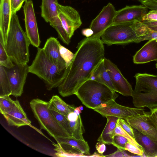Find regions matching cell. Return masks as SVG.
Segmentation results:
<instances>
[{
    "label": "cell",
    "mask_w": 157,
    "mask_h": 157,
    "mask_svg": "<svg viewBox=\"0 0 157 157\" xmlns=\"http://www.w3.org/2000/svg\"><path fill=\"white\" fill-rule=\"evenodd\" d=\"M125 150H122V152L123 153L124 157H130V156L128 154L125 152Z\"/></svg>",
    "instance_id": "obj_46"
},
{
    "label": "cell",
    "mask_w": 157,
    "mask_h": 157,
    "mask_svg": "<svg viewBox=\"0 0 157 157\" xmlns=\"http://www.w3.org/2000/svg\"><path fill=\"white\" fill-rule=\"evenodd\" d=\"M93 31L90 28L84 29L82 31V35L87 37H90L92 36L93 35Z\"/></svg>",
    "instance_id": "obj_44"
},
{
    "label": "cell",
    "mask_w": 157,
    "mask_h": 157,
    "mask_svg": "<svg viewBox=\"0 0 157 157\" xmlns=\"http://www.w3.org/2000/svg\"><path fill=\"white\" fill-rule=\"evenodd\" d=\"M24 2V0H11L12 14L16 13L20 9Z\"/></svg>",
    "instance_id": "obj_37"
},
{
    "label": "cell",
    "mask_w": 157,
    "mask_h": 157,
    "mask_svg": "<svg viewBox=\"0 0 157 157\" xmlns=\"http://www.w3.org/2000/svg\"><path fill=\"white\" fill-rule=\"evenodd\" d=\"M23 8L26 34L31 44L39 48L41 42L32 1L27 0L25 2Z\"/></svg>",
    "instance_id": "obj_13"
},
{
    "label": "cell",
    "mask_w": 157,
    "mask_h": 157,
    "mask_svg": "<svg viewBox=\"0 0 157 157\" xmlns=\"http://www.w3.org/2000/svg\"><path fill=\"white\" fill-rule=\"evenodd\" d=\"M144 20L157 21V10H152L148 11L142 18V21Z\"/></svg>",
    "instance_id": "obj_38"
},
{
    "label": "cell",
    "mask_w": 157,
    "mask_h": 157,
    "mask_svg": "<svg viewBox=\"0 0 157 157\" xmlns=\"http://www.w3.org/2000/svg\"><path fill=\"white\" fill-rule=\"evenodd\" d=\"M148 12V9L143 5L126 6L116 11L113 24L135 21H142L143 17Z\"/></svg>",
    "instance_id": "obj_16"
},
{
    "label": "cell",
    "mask_w": 157,
    "mask_h": 157,
    "mask_svg": "<svg viewBox=\"0 0 157 157\" xmlns=\"http://www.w3.org/2000/svg\"><path fill=\"white\" fill-rule=\"evenodd\" d=\"M135 77L136 84L131 96L134 106L157 109V75L137 73Z\"/></svg>",
    "instance_id": "obj_4"
},
{
    "label": "cell",
    "mask_w": 157,
    "mask_h": 157,
    "mask_svg": "<svg viewBox=\"0 0 157 157\" xmlns=\"http://www.w3.org/2000/svg\"><path fill=\"white\" fill-rule=\"evenodd\" d=\"M95 147L98 152L101 154H102L106 150V147L105 144L102 142H97Z\"/></svg>",
    "instance_id": "obj_41"
},
{
    "label": "cell",
    "mask_w": 157,
    "mask_h": 157,
    "mask_svg": "<svg viewBox=\"0 0 157 157\" xmlns=\"http://www.w3.org/2000/svg\"><path fill=\"white\" fill-rule=\"evenodd\" d=\"M142 22L151 30L157 31V21L144 20Z\"/></svg>",
    "instance_id": "obj_40"
},
{
    "label": "cell",
    "mask_w": 157,
    "mask_h": 157,
    "mask_svg": "<svg viewBox=\"0 0 157 157\" xmlns=\"http://www.w3.org/2000/svg\"><path fill=\"white\" fill-rule=\"evenodd\" d=\"M59 50L60 55L66 63V68H67L71 63L75 56L70 50L61 45H59Z\"/></svg>",
    "instance_id": "obj_32"
},
{
    "label": "cell",
    "mask_w": 157,
    "mask_h": 157,
    "mask_svg": "<svg viewBox=\"0 0 157 157\" xmlns=\"http://www.w3.org/2000/svg\"><path fill=\"white\" fill-rule=\"evenodd\" d=\"M116 135H120L126 138L129 141L143 150L142 147L137 142L135 139L124 130L120 125L117 122L114 129L113 137Z\"/></svg>",
    "instance_id": "obj_31"
},
{
    "label": "cell",
    "mask_w": 157,
    "mask_h": 157,
    "mask_svg": "<svg viewBox=\"0 0 157 157\" xmlns=\"http://www.w3.org/2000/svg\"><path fill=\"white\" fill-rule=\"evenodd\" d=\"M15 101L9 96L0 97V111L2 115L10 109L14 105Z\"/></svg>",
    "instance_id": "obj_30"
},
{
    "label": "cell",
    "mask_w": 157,
    "mask_h": 157,
    "mask_svg": "<svg viewBox=\"0 0 157 157\" xmlns=\"http://www.w3.org/2000/svg\"><path fill=\"white\" fill-rule=\"evenodd\" d=\"M0 65L7 68L13 67L15 66L6 51L3 38L0 35Z\"/></svg>",
    "instance_id": "obj_28"
},
{
    "label": "cell",
    "mask_w": 157,
    "mask_h": 157,
    "mask_svg": "<svg viewBox=\"0 0 157 157\" xmlns=\"http://www.w3.org/2000/svg\"><path fill=\"white\" fill-rule=\"evenodd\" d=\"M86 107L93 109L116 99L118 95L106 85L88 79L78 88L75 94Z\"/></svg>",
    "instance_id": "obj_3"
},
{
    "label": "cell",
    "mask_w": 157,
    "mask_h": 157,
    "mask_svg": "<svg viewBox=\"0 0 157 157\" xmlns=\"http://www.w3.org/2000/svg\"><path fill=\"white\" fill-rule=\"evenodd\" d=\"M135 64H142L157 61V40H149L133 56Z\"/></svg>",
    "instance_id": "obj_19"
},
{
    "label": "cell",
    "mask_w": 157,
    "mask_h": 157,
    "mask_svg": "<svg viewBox=\"0 0 157 157\" xmlns=\"http://www.w3.org/2000/svg\"><path fill=\"white\" fill-rule=\"evenodd\" d=\"M149 116L157 128V109L151 111L149 114Z\"/></svg>",
    "instance_id": "obj_42"
},
{
    "label": "cell",
    "mask_w": 157,
    "mask_h": 157,
    "mask_svg": "<svg viewBox=\"0 0 157 157\" xmlns=\"http://www.w3.org/2000/svg\"><path fill=\"white\" fill-rule=\"evenodd\" d=\"M79 109L81 111L83 109V107L82 105L79 106Z\"/></svg>",
    "instance_id": "obj_47"
},
{
    "label": "cell",
    "mask_w": 157,
    "mask_h": 157,
    "mask_svg": "<svg viewBox=\"0 0 157 157\" xmlns=\"http://www.w3.org/2000/svg\"><path fill=\"white\" fill-rule=\"evenodd\" d=\"M139 1L150 10H157V0H139Z\"/></svg>",
    "instance_id": "obj_39"
},
{
    "label": "cell",
    "mask_w": 157,
    "mask_h": 157,
    "mask_svg": "<svg viewBox=\"0 0 157 157\" xmlns=\"http://www.w3.org/2000/svg\"><path fill=\"white\" fill-rule=\"evenodd\" d=\"M117 11L112 4L109 3L91 22L89 28L93 32L90 37L101 36L103 32L113 23Z\"/></svg>",
    "instance_id": "obj_12"
},
{
    "label": "cell",
    "mask_w": 157,
    "mask_h": 157,
    "mask_svg": "<svg viewBox=\"0 0 157 157\" xmlns=\"http://www.w3.org/2000/svg\"><path fill=\"white\" fill-rule=\"evenodd\" d=\"M30 44L25 32L21 27L17 15L16 13L12 14L5 48L13 62L15 64H27Z\"/></svg>",
    "instance_id": "obj_2"
},
{
    "label": "cell",
    "mask_w": 157,
    "mask_h": 157,
    "mask_svg": "<svg viewBox=\"0 0 157 157\" xmlns=\"http://www.w3.org/2000/svg\"><path fill=\"white\" fill-rule=\"evenodd\" d=\"M59 18L69 37L71 39L75 31L82 24L79 13L73 7L57 4Z\"/></svg>",
    "instance_id": "obj_11"
},
{
    "label": "cell",
    "mask_w": 157,
    "mask_h": 157,
    "mask_svg": "<svg viewBox=\"0 0 157 157\" xmlns=\"http://www.w3.org/2000/svg\"><path fill=\"white\" fill-rule=\"evenodd\" d=\"M50 109L59 124L68 133L70 136H72V134L67 115L62 114L54 110Z\"/></svg>",
    "instance_id": "obj_29"
},
{
    "label": "cell",
    "mask_w": 157,
    "mask_h": 157,
    "mask_svg": "<svg viewBox=\"0 0 157 157\" xmlns=\"http://www.w3.org/2000/svg\"><path fill=\"white\" fill-rule=\"evenodd\" d=\"M74 112L76 113L78 116L80 115V114L82 113L81 111L79 109V107L75 108Z\"/></svg>",
    "instance_id": "obj_45"
},
{
    "label": "cell",
    "mask_w": 157,
    "mask_h": 157,
    "mask_svg": "<svg viewBox=\"0 0 157 157\" xmlns=\"http://www.w3.org/2000/svg\"><path fill=\"white\" fill-rule=\"evenodd\" d=\"M11 95L10 84L5 68L0 65V97Z\"/></svg>",
    "instance_id": "obj_26"
},
{
    "label": "cell",
    "mask_w": 157,
    "mask_h": 157,
    "mask_svg": "<svg viewBox=\"0 0 157 157\" xmlns=\"http://www.w3.org/2000/svg\"><path fill=\"white\" fill-rule=\"evenodd\" d=\"M64 71L59 69L48 59L43 48H39L34 59L29 67V72L42 80L49 90L61 84L64 78Z\"/></svg>",
    "instance_id": "obj_5"
},
{
    "label": "cell",
    "mask_w": 157,
    "mask_h": 157,
    "mask_svg": "<svg viewBox=\"0 0 157 157\" xmlns=\"http://www.w3.org/2000/svg\"><path fill=\"white\" fill-rule=\"evenodd\" d=\"M128 141V140L126 138L121 136L116 135L113 137L112 145L117 148L125 150V145Z\"/></svg>",
    "instance_id": "obj_34"
},
{
    "label": "cell",
    "mask_w": 157,
    "mask_h": 157,
    "mask_svg": "<svg viewBox=\"0 0 157 157\" xmlns=\"http://www.w3.org/2000/svg\"><path fill=\"white\" fill-rule=\"evenodd\" d=\"M124 149L132 153L143 156L144 152L143 150L129 141L126 143L125 145Z\"/></svg>",
    "instance_id": "obj_35"
},
{
    "label": "cell",
    "mask_w": 157,
    "mask_h": 157,
    "mask_svg": "<svg viewBox=\"0 0 157 157\" xmlns=\"http://www.w3.org/2000/svg\"><path fill=\"white\" fill-rule=\"evenodd\" d=\"M117 123L120 125L124 130L134 139L133 128L125 120L118 118Z\"/></svg>",
    "instance_id": "obj_36"
},
{
    "label": "cell",
    "mask_w": 157,
    "mask_h": 157,
    "mask_svg": "<svg viewBox=\"0 0 157 157\" xmlns=\"http://www.w3.org/2000/svg\"><path fill=\"white\" fill-rule=\"evenodd\" d=\"M151 40H157V31L152 30L148 28L146 33L142 36L137 37L135 40L134 43H139L143 41Z\"/></svg>",
    "instance_id": "obj_33"
},
{
    "label": "cell",
    "mask_w": 157,
    "mask_h": 157,
    "mask_svg": "<svg viewBox=\"0 0 157 157\" xmlns=\"http://www.w3.org/2000/svg\"><path fill=\"white\" fill-rule=\"evenodd\" d=\"M76 48L73 59L64 71V78L58 87L63 97L75 94L83 83L90 79L94 69L105 58L104 44L100 36L86 37Z\"/></svg>",
    "instance_id": "obj_1"
},
{
    "label": "cell",
    "mask_w": 157,
    "mask_h": 157,
    "mask_svg": "<svg viewBox=\"0 0 157 157\" xmlns=\"http://www.w3.org/2000/svg\"><path fill=\"white\" fill-rule=\"evenodd\" d=\"M104 157H123L122 149L117 148V151L111 154L104 156Z\"/></svg>",
    "instance_id": "obj_43"
},
{
    "label": "cell",
    "mask_w": 157,
    "mask_h": 157,
    "mask_svg": "<svg viewBox=\"0 0 157 157\" xmlns=\"http://www.w3.org/2000/svg\"><path fill=\"white\" fill-rule=\"evenodd\" d=\"M103 59L115 91L124 96H131L133 91L132 86L123 76L119 69L109 59L105 58Z\"/></svg>",
    "instance_id": "obj_14"
},
{
    "label": "cell",
    "mask_w": 157,
    "mask_h": 157,
    "mask_svg": "<svg viewBox=\"0 0 157 157\" xmlns=\"http://www.w3.org/2000/svg\"><path fill=\"white\" fill-rule=\"evenodd\" d=\"M156 67L157 69V63H156Z\"/></svg>",
    "instance_id": "obj_48"
},
{
    "label": "cell",
    "mask_w": 157,
    "mask_h": 157,
    "mask_svg": "<svg viewBox=\"0 0 157 157\" xmlns=\"http://www.w3.org/2000/svg\"><path fill=\"white\" fill-rule=\"evenodd\" d=\"M49 102V108L65 115L73 112L75 108L73 105H69L57 95L53 96Z\"/></svg>",
    "instance_id": "obj_25"
},
{
    "label": "cell",
    "mask_w": 157,
    "mask_h": 157,
    "mask_svg": "<svg viewBox=\"0 0 157 157\" xmlns=\"http://www.w3.org/2000/svg\"><path fill=\"white\" fill-rule=\"evenodd\" d=\"M30 105L41 129L46 131L54 139L58 137L70 136L52 114L49 108L48 101L36 98L31 101Z\"/></svg>",
    "instance_id": "obj_6"
},
{
    "label": "cell",
    "mask_w": 157,
    "mask_h": 157,
    "mask_svg": "<svg viewBox=\"0 0 157 157\" xmlns=\"http://www.w3.org/2000/svg\"><path fill=\"white\" fill-rule=\"evenodd\" d=\"M72 136L78 140H84L83 136L84 128L80 115L75 120L69 121Z\"/></svg>",
    "instance_id": "obj_27"
},
{
    "label": "cell",
    "mask_w": 157,
    "mask_h": 157,
    "mask_svg": "<svg viewBox=\"0 0 157 157\" xmlns=\"http://www.w3.org/2000/svg\"><path fill=\"white\" fill-rule=\"evenodd\" d=\"M27 0H24L25 2H26V1H27Z\"/></svg>",
    "instance_id": "obj_49"
},
{
    "label": "cell",
    "mask_w": 157,
    "mask_h": 157,
    "mask_svg": "<svg viewBox=\"0 0 157 157\" xmlns=\"http://www.w3.org/2000/svg\"><path fill=\"white\" fill-rule=\"evenodd\" d=\"M107 121L97 141L107 144H112L114 129L118 118L112 116L106 117Z\"/></svg>",
    "instance_id": "obj_22"
},
{
    "label": "cell",
    "mask_w": 157,
    "mask_h": 157,
    "mask_svg": "<svg viewBox=\"0 0 157 157\" xmlns=\"http://www.w3.org/2000/svg\"><path fill=\"white\" fill-rule=\"evenodd\" d=\"M59 42L54 37H50L46 41L43 49L50 60L60 70L66 69V63L61 57L59 50Z\"/></svg>",
    "instance_id": "obj_18"
},
{
    "label": "cell",
    "mask_w": 157,
    "mask_h": 157,
    "mask_svg": "<svg viewBox=\"0 0 157 157\" xmlns=\"http://www.w3.org/2000/svg\"><path fill=\"white\" fill-rule=\"evenodd\" d=\"M3 115L10 125L19 127L31 125V121L18 100L15 101L12 108Z\"/></svg>",
    "instance_id": "obj_17"
},
{
    "label": "cell",
    "mask_w": 157,
    "mask_h": 157,
    "mask_svg": "<svg viewBox=\"0 0 157 157\" xmlns=\"http://www.w3.org/2000/svg\"><path fill=\"white\" fill-rule=\"evenodd\" d=\"M149 113L131 116L125 120L132 128L157 142V128L150 118Z\"/></svg>",
    "instance_id": "obj_15"
},
{
    "label": "cell",
    "mask_w": 157,
    "mask_h": 157,
    "mask_svg": "<svg viewBox=\"0 0 157 157\" xmlns=\"http://www.w3.org/2000/svg\"><path fill=\"white\" fill-rule=\"evenodd\" d=\"M156 157H157V155L156 156Z\"/></svg>",
    "instance_id": "obj_50"
},
{
    "label": "cell",
    "mask_w": 157,
    "mask_h": 157,
    "mask_svg": "<svg viewBox=\"0 0 157 157\" xmlns=\"http://www.w3.org/2000/svg\"><path fill=\"white\" fill-rule=\"evenodd\" d=\"M103 117H115L125 120L132 116L144 114L147 113L144 108H131L120 105L114 100H112L93 109Z\"/></svg>",
    "instance_id": "obj_9"
},
{
    "label": "cell",
    "mask_w": 157,
    "mask_h": 157,
    "mask_svg": "<svg viewBox=\"0 0 157 157\" xmlns=\"http://www.w3.org/2000/svg\"><path fill=\"white\" fill-rule=\"evenodd\" d=\"M103 59L94 69L90 79L105 84L115 91L110 75L105 66Z\"/></svg>",
    "instance_id": "obj_24"
},
{
    "label": "cell",
    "mask_w": 157,
    "mask_h": 157,
    "mask_svg": "<svg viewBox=\"0 0 157 157\" xmlns=\"http://www.w3.org/2000/svg\"><path fill=\"white\" fill-rule=\"evenodd\" d=\"M136 21L113 24L101 34V42L109 46L134 43L138 37L135 31Z\"/></svg>",
    "instance_id": "obj_7"
},
{
    "label": "cell",
    "mask_w": 157,
    "mask_h": 157,
    "mask_svg": "<svg viewBox=\"0 0 157 157\" xmlns=\"http://www.w3.org/2000/svg\"><path fill=\"white\" fill-rule=\"evenodd\" d=\"M132 128L134 139L142 147L145 156L156 157L157 155V142Z\"/></svg>",
    "instance_id": "obj_21"
},
{
    "label": "cell",
    "mask_w": 157,
    "mask_h": 157,
    "mask_svg": "<svg viewBox=\"0 0 157 157\" xmlns=\"http://www.w3.org/2000/svg\"><path fill=\"white\" fill-rule=\"evenodd\" d=\"M55 139L59 144L67 145L84 154L90 155V147L85 140L77 139L72 136L58 137Z\"/></svg>",
    "instance_id": "obj_23"
},
{
    "label": "cell",
    "mask_w": 157,
    "mask_h": 157,
    "mask_svg": "<svg viewBox=\"0 0 157 157\" xmlns=\"http://www.w3.org/2000/svg\"><path fill=\"white\" fill-rule=\"evenodd\" d=\"M12 15L11 0H0V35L5 46Z\"/></svg>",
    "instance_id": "obj_20"
},
{
    "label": "cell",
    "mask_w": 157,
    "mask_h": 157,
    "mask_svg": "<svg viewBox=\"0 0 157 157\" xmlns=\"http://www.w3.org/2000/svg\"><path fill=\"white\" fill-rule=\"evenodd\" d=\"M42 0L41 4L40 6L42 17L56 29L59 38L64 43H68L70 38L59 17L57 7L58 0Z\"/></svg>",
    "instance_id": "obj_8"
},
{
    "label": "cell",
    "mask_w": 157,
    "mask_h": 157,
    "mask_svg": "<svg viewBox=\"0 0 157 157\" xmlns=\"http://www.w3.org/2000/svg\"><path fill=\"white\" fill-rule=\"evenodd\" d=\"M29 66L26 64H15L13 68H5L9 81L11 95L15 97L21 96L23 92Z\"/></svg>",
    "instance_id": "obj_10"
}]
</instances>
